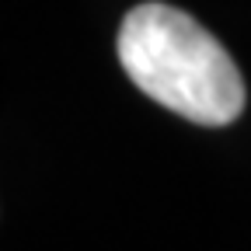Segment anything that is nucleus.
Masks as SVG:
<instances>
[{"mask_svg":"<svg viewBox=\"0 0 251 251\" xmlns=\"http://www.w3.org/2000/svg\"><path fill=\"white\" fill-rule=\"evenodd\" d=\"M119 63L129 80L199 126H227L244 112V80L230 52L171 4H140L122 18Z\"/></svg>","mask_w":251,"mask_h":251,"instance_id":"f257e3e1","label":"nucleus"}]
</instances>
